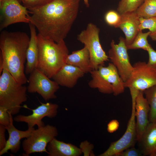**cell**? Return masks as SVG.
Wrapping results in <instances>:
<instances>
[{"mask_svg":"<svg viewBox=\"0 0 156 156\" xmlns=\"http://www.w3.org/2000/svg\"><path fill=\"white\" fill-rule=\"evenodd\" d=\"M80 0H53L28 9L30 23L43 37L58 42L64 40L78 15Z\"/></svg>","mask_w":156,"mask_h":156,"instance_id":"1","label":"cell"},{"mask_svg":"<svg viewBox=\"0 0 156 156\" xmlns=\"http://www.w3.org/2000/svg\"><path fill=\"white\" fill-rule=\"evenodd\" d=\"M29 40L30 38L24 32L1 31L0 54L3 59V69L23 85L28 81L24 73V64Z\"/></svg>","mask_w":156,"mask_h":156,"instance_id":"2","label":"cell"},{"mask_svg":"<svg viewBox=\"0 0 156 156\" xmlns=\"http://www.w3.org/2000/svg\"><path fill=\"white\" fill-rule=\"evenodd\" d=\"M38 58L37 68L51 79L66 64L69 51L64 40L58 42L37 34Z\"/></svg>","mask_w":156,"mask_h":156,"instance_id":"3","label":"cell"},{"mask_svg":"<svg viewBox=\"0 0 156 156\" xmlns=\"http://www.w3.org/2000/svg\"><path fill=\"white\" fill-rule=\"evenodd\" d=\"M25 86L18 82L3 69L0 75V106L7 109L12 115L18 113L21 105L27 99Z\"/></svg>","mask_w":156,"mask_h":156,"instance_id":"4","label":"cell"},{"mask_svg":"<svg viewBox=\"0 0 156 156\" xmlns=\"http://www.w3.org/2000/svg\"><path fill=\"white\" fill-rule=\"evenodd\" d=\"M99 32V29L96 25L89 23L86 29L77 36L78 40L84 44L89 51L92 70L96 69L99 66L104 65L105 62L109 60L100 44Z\"/></svg>","mask_w":156,"mask_h":156,"instance_id":"5","label":"cell"},{"mask_svg":"<svg viewBox=\"0 0 156 156\" xmlns=\"http://www.w3.org/2000/svg\"><path fill=\"white\" fill-rule=\"evenodd\" d=\"M133 69L128 79L124 82L125 88L130 93L137 94L156 85V67L144 62L139 61L133 65Z\"/></svg>","mask_w":156,"mask_h":156,"instance_id":"6","label":"cell"},{"mask_svg":"<svg viewBox=\"0 0 156 156\" xmlns=\"http://www.w3.org/2000/svg\"><path fill=\"white\" fill-rule=\"evenodd\" d=\"M58 135L57 128L47 125L34 129L30 135L23 141L22 147L26 156L35 153H47L48 143Z\"/></svg>","mask_w":156,"mask_h":156,"instance_id":"7","label":"cell"},{"mask_svg":"<svg viewBox=\"0 0 156 156\" xmlns=\"http://www.w3.org/2000/svg\"><path fill=\"white\" fill-rule=\"evenodd\" d=\"M0 10V31L12 24L30 23L28 10L18 0H2Z\"/></svg>","mask_w":156,"mask_h":156,"instance_id":"8","label":"cell"},{"mask_svg":"<svg viewBox=\"0 0 156 156\" xmlns=\"http://www.w3.org/2000/svg\"><path fill=\"white\" fill-rule=\"evenodd\" d=\"M110 47L108 51V58L116 67L125 82L130 76L133 69V66L130 61L125 38L120 37L118 44L112 40Z\"/></svg>","mask_w":156,"mask_h":156,"instance_id":"9","label":"cell"},{"mask_svg":"<svg viewBox=\"0 0 156 156\" xmlns=\"http://www.w3.org/2000/svg\"><path fill=\"white\" fill-rule=\"evenodd\" d=\"M28 79L27 92L37 93L46 101L57 98L55 92L59 88V85L37 68L30 74Z\"/></svg>","mask_w":156,"mask_h":156,"instance_id":"10","label":"cell"},{"mask_svg":"<svg viewBox=\"0 0 156 156\" xmlns=\"http://www.w3.org/2000/svg\"><path fill=\"white\" fill-rule=\"evenodd\" d=\"M135 101L132 102V111L126 131L118 140L112 142L108 149L99 156H117L121 152L134 146L138 141L135 120Z\"/></svg>","mask_w":156,"mask_h":156,"instance_id":"11","label":"cell"},{"mask_svg":"<svg viewBox=\"0 0 156 156\" xmlns=\"http://www.w3.org/2000/svg\"><path fill=\"white\" fill-rule=\"evenodd\" d=\"M59 105L49 102L41 103V105L34 109H31L32 113L26 116L18 115L15 117L13 120L17 122H25L27 123L28 128H32L37 125L38 127L44 126L42 119L44 117L53 118L57 115Z\"/></svg>","mask_w":156,"mask_h":156,"instance_id":"12","label":"cell"},{"mask_svg":"<svg viewBox=\"0 0 156 156\" xmlns=\"http://www.w3.org/2000/svg\"><path fill=\"white\" fill-rule=\"evenodd\" d=\"M149 111L150 107L144 96V91H139L136 98L135 104L136 128L138 142L141 138L150 122L148 120Z\"/></svg>","mask_w":156,"mask_h":156,"instance_id":"13","label":"cell"},{"mask_svg":"<svg viewBox=\"0 0 156 156\" xmlns=\"http://www.w3.org/2000/svg\"><path fill=\"white\" fill-rule=\"evenodd\" d=\"M12 115H11V121L10 124L6 127L9 134V137L7 140L6 144L4 148L0 151V156L8 153L10 151L13 153H16L20 150L21 140L24 138H26L29 136L34 127L28 128L25 131H21L17 129L14 125Z\"/></svg>","mask_w":156,"mask_h":156,"instance_id":"14","label":"cell"},{"mask_svg":"<svg viewBox=\"0 0 156 156\" xmlns=\"http://www.w3.org/2000/svg\"><path fill=\"white\" fill-rule=\"evenodd\" d=\"M111 70V66L108 65L107 66L100 65L97 69L91 70L90 73L92 79L88 82L89 86L91 88L97 89L103 94L113 93L112 85L108 79Z\"/></svg>","mask_w":156,"mask_h":156,"instance_id":"15","label":"cell"},{"mask_svg":"<svg viewBox=\"0 0 156 156\" xmlns=\"http://www.w3.org/2000/svg\"><path fill=\"white\" fill-rule=\"evenodd\" d=\"M121 18L116 28H120L125 36L127 46L131 44L139 31V17L135 11L120 14Z\"/></svg>","mask_w":156,"mask_h":156,"instance_id":"16","label":"cell"},{"mask_svg":"<svg viewBox=\"0 0 156 156\" xmlns=\"http://www.w3.org/2000/svg\"><path fill=\"white\" fill-rule=\"evenodd\" d=\"M85 74L79 68L66 64L52 78L59 85L72 88Z\"/></svg>","mask_w":156,"mask_h":156,"instance_id":"17","label":"cell"},{"mask_svg":"<svg viewBox=\"0 0 156 156\" xmlns=\"http://www.w3.org/2000/svg\"><path fill=\"white\" fill-rule=\"evenodd\" d=\"M138 142L143 156H156V122H149Z\"/></svg>","mask_w":156,"mask_h":156,"instance_id":"18","label":"cell"},{"mask_svg":"<svg viewBox=\"0 0 156 156\" xmlns=\"http://www.w3.org/2000/svg\"><path fill=\"white\" fill-rule=\"evenodd\" d=\"M30 36L27 49L25 68V72L30 74L37 68L38 58V47L37 34L35 27L31 23H29Z\"/></svg>","mask_w":156,"mask_h":156,"instance_id":"19","label":"cell"},{"mask_svg":"<svg viewBox=\"0 0 156 156\" xmlns=\"http://www.w3.org/2000/svg\"><path fill=\"white\" fill-rule=\"evenodd\" d=\"M47 149L48 156H79L82 153L80 148L55 138L48 143Z\"/></svg>","mask_w":156,"mask_h":156,"instance_id":"20","label":"cell"},{"mask_svg":"<svg viewBox=\"0 0 156 156\" xmlns=\"http://www.w3.org/2000/svg\"><path fill=\"white\" fill-rule=\"evenodd\" d=\"M66 63L79 68L85 73H90L92 70L89 52L85 46L81 49L73 51L71 54H68Z\"/></svg>","mask_w":156,"mask_h":156,"instance_id":"21","label":"cell"},{"mask_svg":"<svg viewBox=\"0 0 156 156\" xmlns=\"http://www.w3.org/2000/svg\"><path fill=\"white\" fill-rule=\"evenodd\" d=\"M108 79L112 85L114 95L116 96L124 92L125 88L124 82L120 77L116 68L112 63L111 71Z\"/></svg>","mask_w":156,"mask_h":156,"instance_id":"22","label":"cell"},{"mask_svg":"<svg viewBox=\"0 0 156 156\" xmlns=\"http://www.w3.org/2000/svg\"><path fill=\"white\" fill-rule=\"evenodd\" d=\"M144 93L150 107L149 121L156 122V85L144 90Z\"/></svg>","mask_w":156,"mask_h":156,"instance_id":"23","label":"cell"},{"mask_svg":"<svg viewBox=\"0 0 156 156\" xmlns=\"http://www.w3.org/2000/svg\"><path fill=\"white\" fill-rule=\"evenodd\" d=\"M135 12L139 18L156 17V0H144Z\"/></svg>","mask_w":156,"mask_h":156,"instance_id":"24","label":"cell"},{"mask_svg":"<svg viewBox=\"0 0 156 156\" xmlns=\"http://www.w3.org/2000/svg\"><path fill=\"white\" fill-rule=\"evenodd\" d=\"M149 34V31L143 33L141 31H139L132 43L127 46L128 50L142 49L147 51L151 46L147 40V38Z\"/></svg>","mask_w":156,"mask_h":156,"instance_id":"25","label":"cell"},{"mask_svg":"<svg viewBox=\"0 0 156 156\" xmlns=\"http://www.w3.org/2000/svg\"><path fill=\"white\" fill-rule=\"evenodd\" d=\"M144 0H120L118 5L117 12L120 14L135 11Z\"/></svg>","mask_w":156,"mask_h":156,"instance_id":"26","label":"cell"},{"mask_svg":"<svg viewBox=\"0 0 156 156\" xmlns=\"http://www.w3.org/2000/svg\"><path fill=\"white\" fill-rule=\"evenodd\" d=\"M140 31L148 29L150 32L149 36L151 39L156 41V17L148 18H139Z\"/></svg>","mask_w":156,"mask_h":156,"instance_id":"27","label":"cell"},{"mask_svg":"<svg viewBox=\"0 0 156 156\" xmlns=\"http://www.w3.org/2000/svg\"><path fill=\"white\" fill-rule=\"evenodd\" d=\"M121 15L117 12L110 10L105 14L104 18L106 23L108 25L116 28L119 23Z\"/></svg>","mask_w":156,"mask_h":156,"instance_id":"28","label":"cell"},{"mask_svg":"<svg viewBox=\"0 0 156 156\" xmlns=\"http://www.w3.org/2000/svg\"><path fill=\"white\" fill-rule=\"evenodd\" d=\"M11 114L7 109L0 106V124L5 127L8 126L10 123Z\"/></svg>","mask_w":156,"mask_h":156,"instance_id":"29","label":"cell"},{"mask_svg":"<svg viewBox=\"0 0 156 156\" xmlns=\"http://www.w3.org/2000/svg\"><path fill=\"white\" fill-rule=\"evenodd\" d=\"M53 0H28L23 5L27 9L38 7L45 5Z\"/></svg>","mask_w":156,"mask_h":156,"instance_id":"30","label":"cell"},{"mask_svg":"<svg viewBox=\"0 0 156 156\" xmlns=\"http://www.w3.org/2000/svg\"><path fill=\"white\" fill-rule=\"evenodd\" d=\"M80 148L84 156L94 155L92 151L94 146L87 141L81 142L80 145Z\"/></svg>","mask_w":156,"mask_h":156,"instance_id":"31","label":"cell"},{"mask_svg":"<svg viewBox=\"0 0 156 156\" xmlns=\"http://www.w3.org/2000/svg\"><path fill=\"white\" fill-rule=\"evenodd\" d=\"M142 154L139 149L134 146L125 150L118 154L117 156H142Z\"/></svg>","mask_w":156,"mask_h":156,"instance_id":"32","label":"cell"},{"mask_svg":"<svg viewBox=\"0 0 156 156\" xmlns=\"http://www.w3.org/2000/svg\"><path fill=\"white\" fill-rule=\"evenodd\" d=\"M147 51L149 55L148 60L147 63L150 65L156 67V51L151 46Z\"/></svg>","mask_w":156,"mask_h":156,"instance_id":"33","label":"cell"},{"mask_svg":"<svg viewBox=\"0 0 156 156\" xmlns=\"http://www.w3.org/2000/svg\"><path fill=\"white\" fill-rule=\"evenodd\" d=\"M6 130L5 126L0 124V151L3 149L6 144L7 140L5 135Z\"/></svg>","mask_w":156,"mask_h":156,"instance_id":"34","label":"cell"},{"mask_svg":"<svg viewBox=\"0 0 156 156\" xmlns=\"http://www.w3.org/2000/svg\"><path fill=\"white\" fill-rule=\"evenodd\" d=\"M119 125V124L117 120L115 119L112 120L107 124V131L109 133H113L118 129Z\"/></svg>","mask_w":156,"mask_h":156,"instance_id":"35","label":"cell"},{"mask_svg":"<svg viewBox=\"0 0 156 156\" xmlns=\"http://www.w3.org/2000/svg\"><path fill=\"white\" fill-rule=\"evenodd\" d=\"M3 59L1 55L0 54V75H1L3 70Z\"/></svg>","mask_w":156,"mask_h":156,"instance_id":"36","label":"cell"},{"mask_svg":"<svg viewBox=\"0 0 156 156\" xmlns=\"http://www.w3.org/2000/svg\"><path fill=\"white\" fill-rule=\"evenodd\" d=\"M84 3L87 7H89V4L88 2V0H83Z\"/></svg>","mask_w":156,"mask_h":156,"instance_id":"37","label":"cell"},{"mask_svg":"<svg viewBox=\"0 0 156 156\" xmlns=\"http://www.w3.org/2000/svg\"><path fill=\"white\" fill-rule=\"evenodd\" d=\"M28 0H22V2L23 3V5Z\"/></svg>","mask_w":156,"mask_h":156,"instance_id":"38","label":"cell"},{"mask_svg":"<svg viewBox=\"0 0 156 156\" xmlns=\"http://www.w3.org/2000/svg\"><path fill=\"white\" fill-rule=\"evenodd\" d=\"M18 0L20 2H22V0Z\"/></svg>","mask_w":156,"mask_h":156,"instance_id":"39","label":"cell"},{"mask_svg":"<svg viewBox=\"0 0 156 156\" xmlns=\"http://www.w3.org/2000/svg\"><path fill=\"white\" fill-rule=\"evenodd\" d=\"M1 1L2 0H0V2H1Z\"/></svg>","mask_w":156,"mask_h":156,"instance_id":"40","label":"cell"}]
</instances>
